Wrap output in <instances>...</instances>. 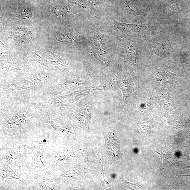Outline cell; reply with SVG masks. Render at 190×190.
<instances>
[{
    "label": "cell",
    "instance_id": "8992f818",
    "mask_svg": "<svg viewBox=\"0 0 190 190\" xmlns=\"http://www.w3.org/2000/svg\"><path fill=\"white\" fill-rule=\"evenodd\" d=\"M59 41L63 42H71L74 41V37L70 34H60L58 37Z\"/></svg>",
    "mask_w": 190,
    "mask_h": 190
},
{
    "label": "cell",
    "instance_id": "7a4b0ae2",
    "mask_svg": "<svg viewBox=\"0 0 190 190\" xmlns=\"http://www.w3.org/2000/svg\"><path fill=\"white\" fill-rule=\"evenodd\" d=\"M182 9L181 4L180 2L174 1L170 2L166 7V12L168 17L177 12Z\"/></svg>",
    "mask_w": 190,
    "mask_h": 190
},
{
    "label": "cell",
    "instance_id": "ba28073f",
    "mask_svg": "<svg viewBox=\"0 0 190 190\" xmlns=\"http://www.w3.org/2000/svg\"><path fill=\"white\" fill-rule=\"evenodd\" d=\"M22 16L24 19H29L32 16V13L30 10L25 9L22 12Z\"/></svg>",
    "mask_w": 190,
    "mask_h": 190
},
{
    "label": "cell",
    "instance_id": "9c48e42d",
    "mask_svg": "<svg viewBox=\"0 0 190 190\" xmlns=\"http://www.w3.org/2000/svg\"><path fill=\"white\" fill-rule=\"evenodd\" d=\"M152 148L154 149V150L155 152H156L160 156V158H161V164H162L163 159H164V158L165 157L166 155V154L161 155V154H160V153H159L158 152H157L156 150H155L153 148Z\"/></svg>",
    "mask_w": 190,
    "mask_h": 190
},
{
    "label": "cell",
    "instance_id": "52a82bcc",
    "mask_svg": "<svg viewBox=\"0 0 190 190\" xmlns=\"http://www.w3.org/2000/svg\"><path fill=\"white\" fill-rule=\"evenodd\" d=\"M54 12L56 15L63 16L67 13L68 10L65 7L57 6L55 7Z\"/></svg>",
    "mask_w": 190,
    "mask_h": 190
},
{
    "label": "cell",
    "instance_id": "6da1fadb",
    "mask_svg": "<svg viewBox=\"0 0 190 190\" xmlns=\"http://www.w3.org/2000/svg\"><path fill=\"white\" fill-rule=\"evenodd\" d=\"M115 25L119 30L129 35H134L143 31L145 26L143 24H130L117 22Z\"/></svg>",
    "mask_w": 190,
    "mask_h": 190
},
{
    "label": "cell",
    "instance_id": "277c9868",
    "mask_svg": "<svg viewBox=\"0 0 190 190\" xmlns=\"http://www.w3.org/2000/svg\"><path fill=\"white\" fill-rule=\"evenodd\" d=\"M154 80L159 81L163 83L172 84V80L171 76L164 72H159L155 76Z\"/></svg>",
    "mask_w": 190,
    "mask_h": 190
},
{
    "label": "cell",
    "instance_id": "3957f363",
    "mask_svg": "<svg viewBox=\"0 0 190 190\" xmlns=\"http://www.w3.org/2000/svg\"><path fill=\"white\" fill-rule=\"evenodd\" d=\"M97 44H98L97 49V54L99 57L104 61L109 59V55L106 50L104 48L103 44L101 39L99 37L98 40Z\"/></svg>",
    "mask_w": 190,
    "mask_h": 190
},
{
    "label": "cell",
    "instance_id": "5b68a950",
    "mask_svg": "<svg viewBox=\"0 0 190 190\" xmlns=\"http://www.w3.org/2000/svg\"><path fill=\"white\" fill-rule=\"evenodd\" d=\"M126 51L128 57L133 62H136L137 51H136V47L132 45H128Z\"/></svg>",
    "mask_w": 190,
    "mask_h": 190
}]
</instances>
